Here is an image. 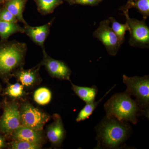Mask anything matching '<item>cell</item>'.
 Wrapping results in <instances>:
<instances>
[{"label":"cell","mask_w":149,"mask_h":149,"mask_svg":"<svg viewBox=\"0 0 149 149\" xmlns=\"http://www.w3.org/2000/svg\"><path fill=\"white\" fill-rule=\"evenodd\" d=\"M64 1L68 3L70 5L73 4L74 1V0H64Z\"/></svg>","instance_id":"cell-27"},{"label":"cell","mask_w":149,"mask_h":149,"mask_svg":"<svg viewBox=\"0 0 149 149\" xmlns=\"http://www.w3.org/2000/svg\"><path fill=\"white\" fill-rule=\"evenodd\" d=\"M52 95L49 89L44 87L37 89L34 93V100L35 102L40 105H45L50 102Z\"/></svg>","instance_id":"cell-22"},{"label":"cell","mask_w":149,"mask_h":149,"mask_svg":"<svg viewBox=\"0 0 149 149\" xmlns=\"http://www.w3.org/2000/svg\"><path fill=\"white\" fill-rule=\"evenodd\" d=\"M27 47L25 43L16 40L0 45V78L9 83L15 72L23 68Z\"/></svg>","instance_id":"cell-3"},{"label":"cell","mask_w":149,"mask_h":149,"mask_svg":"<svg viewBox=\"0 0 149 149\" xmlns=\"http://www.w3.org/2000/svg\"><path fill=\"white\" fill-rule=\"evenodd\" d=\"M3 113L0 117V134L6 138L11 136L21 125L19 105L15 101L4 100L2 104Z\"/></svg>","instance_id":"cell-6"},{"label":"cell","mask_w":149,"mask_h":149,"mask_svg":"<svg viewBox=\"0 0 149 149\" xmlns=\"http://www.w3.org/2000/svg\"><path fill=\"white\" fill-rule=\"evenodd\" d=\"M104 109L107 116L133 124L138 123L141 116L149 118V111L141 109L136 100L126 92L113 95L104 104Z\"/></svg>","instance_id":"cell-2"},{"label":"cell","mask_w":149,"mask_h":149,"mask_svg":"<svg viewBox=\"0 0 149 149\" xmlns=\"http://www.w3.org/2000/svg\"><path fill=\"white\" fill-rule=\"evenodd\" d=\"M103 0H74L73 4H78L80 5L95 6Z\"/></svg>","instance_id":"cell-25"},{"label":"cell","mask_w":149,"mask_h":149,"mask_svg":"<svg viewBox=\"0 0 149 149\" xmlns=\"http://www.w3.org/2000/svg\"><path fill=\"white\" fill-rule=\"evenodd\" d=\"M3 91V88L2 86V85L0 84V95H1V93ZM1 104H0V108H1Z\"/></svg>","instance_id":"cell-28"},{"label":"cell","mask_w":149,"mask_h":149,"mask_svg":"<svg viewBox=\"0 0 149 149\" xmlns=\"http://www.w3.org/2000/svg\"><path fill=\"white\" fill-rule=\"evenodd\" d=\"M109 19L100 22L98 27L93 33V36L98 39L104 46L108 53L115 56L117 54L120 45L118 38L110 27Z\"/></svg>","instance_id":"cell-8"},{"label":"cell","mask_w":149,"mask_h":149,"mask_svg":"<svg viewBox=\"0 0 149 149\" xmlns=\"http://www.w3.org/2000/svg\"><path fill=\"white\" fill-rule=\"evenodd\" d=\"M54 19L53 18L47 24L37 27H32L28 24H25L23 27L24 33L35 44L41 47L42 49H45L44 43L49 34L51 27Z\"/></svg>","instance_id":"cell-11"},{"label":"cell","mask_w":149,"mask_h":149,"mask_svg":"<svg viewBox=\"0 0 149 149\" xmlns=\"http://www.w3.org/2000/svg\"><path fill=\"white\" fill-rule=\"evenodd\" d=\"M2 92L3 95L13 99L21 98L25 95L24 86L19 83H8L5 89H3Z\"/></svg>","instance_id":"cell-20"},{"label":"cell","mask_w":149,"mask_h":149,"mask_svg":"<svg viewBox=\"0 0 149 149\" xmlns=\"http://www.w3.org/2000/svg\"><path fill=\"white\" fill-rule=\"evenodd\" d=\"M123 80L127 86L125 92L136 98V101L141 109L149 111V75L129 77L124 74Z\"/></svg>","instance_id":"cell-4"},{"label":"cell","mask_w":149,"mask_h":149,"mask_svg":"<svg viewBox=\"0 0 149 149\" xmlns=\"http://www.w3.org/2000/svg\"><path fill=\"white\" fill-rule=\"evenodd\" d=\"M126 19V22L129 27L130 45L135 47L148 48L149 47V28L145 20H139L130 18L128 10L123 11Z\"/></svg>","instance_id":"cell-7"},{"label":"cell","mask_w":149,"mask_h":149,"mask_svg":"<svg viewBox=\"0 0 149 149\" xmlns=\"http://www.w3.org/2000/svg\"><path fill=\"white\" fill-rule=\"evenodd\" d=\"M8 146L9 148L12 149H39L42 148V144L13 141L9 144Z\"/></svg>","instance_id":"cell-23"},{"label":"cell","mask_w":149,"mask_h":149,"mask_svg":"<svg viewBox=\"0 0 149 149\" xmlns=\"http://www.w3.org/2000/svg\"><path fill=\"white\" fill-rule=\"evenodd\" d=\"M21 125L37 131H42L50 116L28 102L19 106Z\"/></svg>","instance_id":"cell-5"},{"label":"cell","mask_w":149,"mask_h":149,"mask_svg":"<svg viewBox=\"0 0 149 149\" xmlns=\"http://www.w3.org/2000/svg\"><path fill=\"white\" fill-rule=\"evenodd\" d=\"M109 20L111 23V28L113 31L115 33L118 38L120 45H122L125 42V32L129 31V27L127 22L125 24H121L116 21L113 17H109Z\"/></svg>","instance_id":"cell-21"},{"label":"cell","mask_w":149,"mask_h":149,"mask_svg":"<svg viewBox=\"0 0 149 149\" xmlns=\"http://www.w3.org/2000/svg\"><path fill=\"white\" fill-rule=\"evenodd\" d=\"M42 50L43 58L39 63L40 65L45 67L51 77L61 80L70 81L72 71L68 65L64 62L52 58L46 53L45 49Z\"/></svg>","instance_id":"cell-9"},{"label":"cell","mask_w":149,"mask_h":149,"mask_svg":"<svg viewBox=\"0 0 149 149\" xmlns=\"http://www.w3.org/2000/svg\"><path fill=\"white\" fill-rule=\"evenodd\" d=\"M134 1V0H128V1Z\"/></svg>","instance_id":"cell-30"},{"label":"cell","mask_w":149,"mask_h":149,"mask_svg":"<svg viewBox=\"0 0 149 149\" xmlns=\"http://www.w3.org/2000/svg\"><path fill=\"white\" fill-rule=\"evenodd\" d=\"M97 146L95 149H119L124 146L131 134L128 122L106 116L95 128Z\"/></svg>","instance_id":"cell-1"},{"label":"cell","mask_w":149,"mask_h":149,"mask_svg":"<svg viewBox=\"0 0 149 149\" xmlns=\"http://www.w3.org/2000/svg\"><path fill=\"white\" fill-rule=\"evenodd\" d=\"M28 0H9L6 1L5 7L24 25L27 23L23 16L25 5Z\"/></svg>","instance_id":"cell-15"},{"label":"cell","mask_w":149,"mask_h":149,"mask_svg":"<svg viewBox=\"0 0 149 149\" xmlns=\"http://www.w3.org/2000/svg\"><path fill=\"white\" fill-rule=\"evenodd\" d=\"M9 1V0H5V1Z\"/></svg>","instance_id":"cell-31"},{"label":"cell","mask_w":149,"mask_h":149,"mask_svg":"<svg viewBox=\"0 0 149 149\" xmlns=\"http://www.w3.org/2000/svg\"><path fill=\"white\" fill-rule=\"evenodd\" d=\"M53 119V122L47 128L46 134L51 143L55 146L60 147L64 140L65 131L59 115L54 114Z\"/></svg>","instance_id":"cell-10"},{"label":"cell","mask_w":149,"mask_h":149,"mask_svg":"<svg viewBox=\"0 0 149 149\" xmlns=\"http://www.w3.org/2000/svg\"><path fill=\"white\" fill-rule=\"evenodd\" d=\"M13 141H22L42 144L44 136L42 131H37L20 125L11 135Z\"/></svg>","instance_id":"cell-13"},{"label":"cell","mask_w":149,"mask_h":149,"mask_svg":"<svg viewBox=\"0 0 149 149\" xmlns=\"http://www.w3.org/2000/svg\"><path fill=\"white\" fill-rule=\"evenodd\" d=\"M37 10L43 15L52 13L56 8L63 3V0H34Z\"/></svg>","instance_id":"cell-18"},{"label":"cell","mask_w":149,"mask_h":149,"mask_svg":"<svg viewBox=\"0 0 149 149\" xmlns=\"http://www.w3.org/2000/svg\"><path fill=\"white\" fill-rule=\"evenodd\" d=\"M0 21L16 23L18 22L16 17L5 7L0 11Z\"/></svg>","instance_id":"cell-24"},{"label":"cell","mask_w":149,"mask_h":149,"mask_svg":"<svg viewBox=\"0 0 149 149\" xmlns=\"http://www.w3.org/2000/svg\"><path fill=\"white\" fill-rule=\"evenodd\" d=\"M7 146L6 142V137L2 134H0V149H4Z\"/></svg>","instance_id":"cell-26"},{"label":"cell","mask_w":149,"mask_h":149,"mask_svg":"<svg viewBox=\"0 0 149 149\" xmlns=\"http://www.w3.org/2000/svg\"><path fill=\"white\" fill-rule=\"evenodd\" d=\"M115 86L116 85H114L112 88H111V89H110L109 91L107 92L104 95L103 97L100 99L98 101L95 102L94 101L91 102L86 103V104L83 108V109H81L79 112L77 118H76V121L77 122H79L85 120L89 118V117L92 114L95 109L97 108L98 104L101 102H102L104 98L111 91H112V90L115 87Z\"/></svg>","instance_id":"cell-19"},{"label":"cell","mask_w":149,"mask_h":149,"mask_svg":"<svg viewBox=\"0 0 149 149\" xmlns=\"http://www.w3.org/2000/svg\"><path fill=\"white\" fill-rule=\"evenodd\" d=\"M72 85V89L76 95L78 96L86 103L95 101L98 92V89L96 86L92 87H82L74 85L70 81Z\"/></svg>","instance_id":"cell-14"},{"label":"cell","mask_w":149,"mask_h":149,"mask_svg":"<svg viewBox=\"0 0 149 149\" xmlns=\"http://www.w3.org/2000/svg\"><path fill=\"white\" fill-rule=\"evenodd\" d=\"M17 33H24L23 27L17 23L0 21V37L2 40H7L11 35Z\"/></svg>","instance_id":"cell-17"},{"label":"cell","mask_w":149,"mask_h":149,"mask_svg":"<svg viewBox=\"0 0 149 149\" xmlns=\"http://www.w3.org/2000/svg\"><path fill=\"white\" fill-rule=\"evenodd\" d=\"M132 8L137 9L143 15L144 20H146L149 16V0L128 1L125 5L120 7L119 10L123 12L129 10Z\"/></svg>","instance_id":"cell-16"},{"label":"cell","mask_w":149,"mask_h":149,"mask_svg":"<svg viewBox=\"0 0 149 149\" xmlns=\"http://www.w3.org/2000/svg\"><path fill=\"white\" fill-rule=\"evenodd\" d=\"M4 1H5V0H0V3L3 2Z\"/></svg>","instance_id":"cell-29"},{"label":"cell","mask_w":149,"mask_h":149,"mask_svg":"<svg viewBox=\"0 0 149 149\" xmlns=\"http://www.w3.org/2000/svg\"><path fill=\"white\" fill-rule=\"evenodd\" d=\"M40 65L35 67L25 70L22 68L15 72L13 76L19 81L24 88H31L40 84L41 78L39 73Z\"/></svg>","instance_id":"cell-12"}]
</instances>
